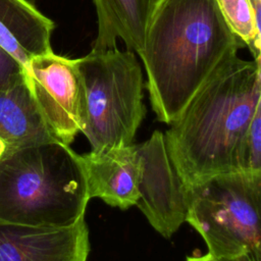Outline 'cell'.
Here are the masks:
<instances>
[{
  "mask_svg": "<svg viewBox=\"0 0 261 261\" xmlns=\"http://www.w3.org/2000/svg\"><path fill=\"white\" fill-rule=\"evenodd\" d=\"M261 110V59L234 54L222 62L164 134L172 164L187 188L243 172L244 142Z\"/></svg>",
  "mask_w": 261,
  "mask_h": 261,
  "instance_id": "obj_1",
  "label": "cell"
},
{
  "mask_svg": "<svg viewBox=\"0 0 261 261\" xmlns=\"http://www.w3.org/2000/svg\"><path fill=\"white\" fill-rule=\"evenodd\" d=\"M242 48L215 0H161L138 54L157 119L175 121L212 72Z\"/></svg>",
  "mask_w": 261,
  "mask_h": 261,
  "instance_id": "obj_2",
  "label": "cell"
},
{
  "mask_svg": "<svg viewBox=\"0 0 261 261\" xmlns=\"http://www.w3.org/2000/svg\"><path fill=\"white\" fill-rule=\"evenodd\" d=\"M84 168L69 145L51 141L0 155V220L62 227L85 217Z\"/></svg>",
  "mask_w": 261,
  "mask_h": 261,
  "instance_id": "obj_3",
  "label": "cell"
},
{
  "mask_svg": "<svg viewBox=\"0 0 261 261\" xmlns=\"http://www.w3.org/2000/svg\"><path fill=\"white\" fill-rule=\"evenodd\" d=\"M84 83V117L81 132L93 151L133 144L146 114L144 77L136 53L91 50L79 58Z\"/></svg>",
  "mask_w": 261,
  "mask_h": 261,
  "instance_id": "obj_4",
  "label": "cell"
},
{
  "mask_svg": "<svg viewBox=\"0 0 261 261\" xmlns=\"http://www.w3.org/2000/svg\"><path fill=\"white\" fill-rule=\"evenodd\" d=\"M186 221L215 258L261 257V173L229 172L188 188Z\"/></svg>",
  "mask_w": 261,
  "mask_h": 261,
  "instance_id": "obj_5",
  "label": "cell"
},
{
  "mask_svg": "<svg viewBox=\"0 0 261 261\" xmlns=\"http://www.w3.org/2000/svg\"><path fill=\"white\" fill-rule=\"evenodd\" d=\"M23 71L52 135L69 145L81 132L84 117V83L79 58L50 51L33 57L23 66Z\"/></svg>",
  "mask_w": 261,
  "mask_h": 261,
  "instance_id": "obj_6",
  "label": "cell"
},
{
  "mask_svg": "<svg viewBox=\"0 0 261 261\" xmlns=\"http://www.w3.org/2000/svg\"><path fill=\"white\" fill-rule=\"evenodd\" d=\"M137 150L140 175L136 205L162 237L170 238L186 221L188 188L172 164L163 133L155 130L137 145Z\"/></svg>",
  "mask_w": 261,
  "mask_h": 261,
  "instance_id": "obj_7",
  "label": "cell"
},
{
  "mask_svg": "<svg viewBox=\"0 0 261 261\" xmlns=\"http://www.w3.org/2000/svg\"><path fill=\"white\" fill-rule=\"evenodd\" d=\"M85 217L62 226H34L0 220V261H87Z\"/></svg>",
  "mask_w": 261,
  "mask_h": 261,
  "instance_id": "obj_8",
  "label": "cell"
},
{
  "mask_svg": "<svg viewBox=\"0 0 261 261\" xmlns=\"http://www.w3.org/2000/svg\"><path fill=\"white\" fill-rule=\"evenodd\" d=\"M89 198H100L119 209L136 205L140 160L137 145L91 151L80 155Z\"/></svg>",
  "mask_w": 261,
  "mask_h": 261,
  "instance_id": "obj_9",
  "label": "cell"
},
{
  "mask_svg": "<svg viewBox=\"0 0 261 261\" xmlns=\"http://www.w3.org/2000/svg\"><path fill=\"white\" fill-rule=\"evenodd\" d=\"M56 140L32 96L24 71L0 88V155Z\"/></svg>",
  "mask_w": 261,
  "mask_h": 261,
  "instance_id": "obj_10",
  "label": "cell"
},
{
  "mask_svg": "<svg viewBox=\"0 0 261 261\" xmlns=\"http://www.w3.org/2000/svg\"><path fill=\"white\" fill-rule=\"evenodd\" d=\"M55 23L29 0H0V46L24 66L52 51Z\"/></svg>",
  "mask_w": 261,
  "mask_h": 261,
  "instance_id": "obj_11",
  "label": "cell"
},
{
  "mask_svg": "<svg viewBox=\"0 0 261 261\" xmlns=\"http://www.w3.org/2000/svg\"><path fill=\"white\" fill-rule=\"evenodd\" d=\"M161 0H93L97 16V36L92 50L117 47L121 39L125 49L137 54L143 49L149 19Z\"/></svg>",
  "mask_w": 261,
  "mask_h": 261,
  "instance_id": "obj_12",
  "label": "cell"
},
{
  "mask_svg": "<svg viewBox=\"0 0 261 261\" xmlns=\"http://www.w3.org/2000/svg\"><path fill=\"white\" fill-rule=\"evenodd\" d=\"M230 31L249 49L253 59H261V30L250 0H215Z\"/></svg>",
  "mask_w": 261,
  "mask_h": 261,
  "instance_id": "obj_13",
  "label": "cell"
},
{
  "mask_svg": "<svg viewBox=\"0 0 261 261\" xmlns=\"http://www.w3.org/2000/svg\"><path fill=\"white\" fill-rule=\"evenodd\" d=\"M23 74V66L0 46V88Z\"/></svg>",
  "mask_w": 261,
  "mask_h": 261,
  "instance_id": "obj_14",
  "label": "cell"
},
{
  "mask_svg": "<svg viewBox=\"0 0 261 261\" xmlns=\"http://www.w3.org/2000/svg\"><path fill=\"white\" fill-rule=\"evenodd\" d=\"M218 261H260L254 255L250 253H246L240 256L230 257V258H218Z\"/></svg>",
  "mask_w": 261,
  "mask_h": 261,
  "instance_id": "obj_15",
  "label": "cell"
},
{
  "mask_svg": "<svg viewBox=\"0 0 261 261\" xmlns=\"http://www.w3.org/2000/svg\"><path fill=\"white\" fill-rule=\"evenodd\" d=\"M186 261H218V259L215 258L214 256H212L211 254L207 253L206 255H202V256L188 257Z\"/></svg>",
  "mask_w": 261,
  "mask_h": 261,
  "instance_id": "obj_16",
  "label": "cell"
},
{
  "mask_svg": "<svg viewBox=\"0 0 261 261\" xmlns=\"http://www.w3.org/2000/svg\"><path fill=\"white\" fill-rule=\"evenodd\" d=\"M252 6H253V9L255 11V13L258 15V16H261V0H250Z\"/></svg>",
  "mask_w": 261,
  "mask_h": 261,
  "instance_id": "obj_17",
  "label": "cell"
}]
</instances>
